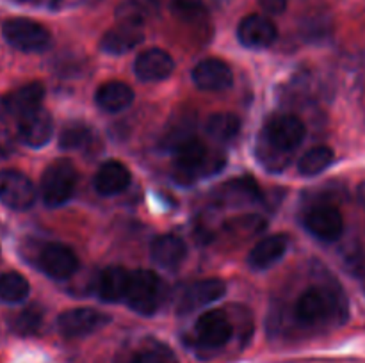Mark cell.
<instances>
[{"label": "cell", "mask_w": 365, "mask_h": 363, "mask_svg": "<svg viewBox=\"0 0 365 363\" xmlns=\"http://www.w3.org/2000/svg\"><path fill=\"white\" fill-rule=\"evenodd\" d=\"M296 319L307 326L324 322L344 324L349 317L348 299L339 288L312 287L299 295L296 302Z\"/></svg>", "instance_id": "obj_1"}, {"label": "cell", "mask_w": 365, "mask_h": 363, "mask_svg": "<svg viewBox=\"0 0 365 363\" xmlns=\"http://www.w3.org/2000/svg\"><path fill=\"white\" fill-rule=\"evenodd\" d=\"M175 178L178 184H191L196 177H209L223 167V155H212L200 139L189 137L173 149Z\"/></svg>", "instance_id": "obj_2"}, {"label": "cell", "mask_w": 365, "mask_h": 363, "mask_svg": "<svg viewBox=\"0 0 365 363\" xmlns=\"http://www.w3.org/2000/svg\"><path fill=\"white\" fill-rule=\"evenodd\" d=\"M77 187V169L66 159L50 164L41 174V198L46 206H61L68 203Z\"/></svg>", "instance_id": "obj_3"}, {"label": "cell", "mask_w": 365, "mask_h": 363, "mask_svg": "<svg viewBox=\"0 0 365 363\" xmlns=\"http://www.w3.org/2000/svg\"><path fill=\"white\" fill-rule=\"evenodd\" d=\"M4 39L21 52H43L52 45V34L45 25L29 18H9L2 25Z\"/></svg>", "instance_id": "obj_4"}, {"label": "cell", "mask_w": 365, "mask_h": 363, "mask_svg": "<svg viewBox=\"0 0 365 363\" xmlns=\"http://www.w3.org/2000/svg\"><path fill=\"white\" fill-rule=\"evenodd\" d=\"M163 285L153 270L143 269L130 273V283L127 290V305L141 315H153L160 305Z\"/></svg>", "instance_id": "obj_5"}, {"label": "cell", "mask_w": 365, "mask_h": 363, "mask_svg": "<svg viewBox=\"0 0 365 363\" xmlns=\"http://www.w3.org/2000/svg\"><path fill=\"white\" fill-rule=\"evenodd\" d=\"M109 320V315L95 308H71L57 317V331L64 338H81L102 330Z\"/></svg>", "instance_id": "obj_6"}, {"label": "cell", "mask_w": 365, "mask_h": 363, "mask_svg": "<svg viewBox=\"0 0 365 363\" xmlns=\"http://www.w3.org/2000/svg\"><path fill=\"white\" fill-rule=\"evenodd\" d=\"M0 201L11 210H27L36 201V187L31 178L14 169L0 171Z\"/></svg>", "instance_id": "obj_7"}, {"label": "cell", "mask_w": 365, "mask_h": 363, "mask_svg": "<svg viewBox=\"0 0 365 363\" xmlns=\"http://www.w3.org/2000/svg\"><path fill=\"white\" fill-rule=\"evenodd\" d=\"M234 333L230 319L221 310H210L202 313L195 324V337L202 347L220 349L228 344Z\"/></svg>", "instance_id": "obj_8"}, {"label": "cell", "mask_w": 365, "mask_h": 363, "mask_svg": "<svg viewBox=\"0 0 365 363\" xmlns=\"http://www.w3.org/2000/svg\"><path fill=\"white\" fill-rule=\"evenodd\" d=\"M38 265L52 280L64 281L78 270V258L68 246L52 242L39 251Z\"/></svg>", "instance_id": "obj_9"}, {"label": "cell", "mask_w": 365, "mask_h": 363, "mask_svg": "<svg viewBox=\"0 0 365 363\" xmlns=\"http://www.w3.org/2000/svg\"><path fill=\"white\" fill-rule=\"evenodd\" d=\"M305 134L307 128L303 121L292 114H280V116L271 117L262 130V135L267 141L285 152H292L294 148H298L305 139Z\"/></svg>", "instance_id": "obj_10"}, {"label": "cell", "mask_w": 365, "mask_h": 363, "mask_svg": "<svg viewBox=\"0 0 365 363\" xmlns=\"http://www.w3.org/2000/svg\"><path fill=\"white\" fill-rule=\"evenodd\" d=\"M305 228L321 241L334 242L344 231L342 214L331 205H316L307 212Z\"/></svg>", "instance_id": "obj_11"}, {"label": "cell", "mask_w": 365, "mask_h": 363, "mask_svg": "<svg viewBox=\"0 0 365 363\" xmlns=\"http://www.w3.org/2000/svg\"><path fill=\"white\" fill-rule=\"evenodd\" d=\"M18 135L20 141L31 148H41L48 144L53 135V120L48 110L39 107L21 116L18 121Z\"/></svg>", "instance_id": "obj_12"}, {"label": "cell", "mask_w": 365, "mask_h": 363, "mask_svg": "<svg viewBox=\"0 0 365 363\" xmlns=\"http://www.w3.org/2000/svg\"><path fill=\"white\" fill-rule=\"evenodd\" d=\"M227 292V285L220 278H207V280L196 281L191 287L184 290L178 301V313H191L202 306L221 299Z\"/></svg>", "instance_id": "obj_13"}, {"label": "cell", "mask_w": 365, "mask_h": 363, "mask_svg": "<svg viewBox=\"0 0 365 363\" xmlns=\"http://www.w3.org/2000/svg\"><path fill=\"white\" fill-rule=\"evenodd\" d=\"M277 25L262 14H250L242 18L237 27V38L246 48H266L277 41Z\"/></svg>", "instance_id": "obj_14"}, {"label": "cell", "mask_w": 365, "mask_h": 363, "mask_svg": "<svg viewBox=\"0 0 365 363\" xmlns=\"http://www.w3.org/2000/svg\"><path fill=\"white\" fill-rule=\"evenodd\" d=\"M192 82L202 91H223L234 82L230 66L221 59H203L192 70Z\"/></svg>", "instance_id": "obj_15"}, {"label": "cell", "mask_w": 365, "mask_h": 363, "mask_svg": "<svg viewBox=\"0 0 365 363\" xmlns=\"http://www.w3.org/2000/svg\"><path fill=\"white\" fill-rule=\"evenodd\" d=\"M175 70V60L166 50L150 48L139 53L134 63V71L139 80L160 82L170 77Z\"/></svg>", "instance_id": "obj_16"}, {"label": "cell", "mask_w": 365, "mask_h": 363, "mask_svg": "<svg viewBox=\"0 0 365 363\" xmlns=\"http://www.w3.org/2000/svg\"><path fill=\"white\" fill-rule=\"evenodd\" d=\"M130 171L125 164L118 162V160H107L96 171L93 185L98 194L116 196L130 185Z\"/></svg>", "instance_id": "obj_17"}, {"label": "cell", "mask_w": 365, "mask_h": 363, "mask_svg": "<svg viewBox=\"0 0 365 363\" xmlns=\"http://www.w3.org/2000/svg\"><path fill=\"white\" fill-rule=\"evenodd\" d=\"M43 98H45V85L41 82H29V84L11 91L2 100L7 114L21 117L32 110L39 109Z\"/></svg>", "instance_id": "obj_18"}, {"label": "cell", "mask_w": 365, "mask_h": 363, "mask_svg": "<svg viewBox=\"0 0 365 363\" xmlns=\"http://www.w3.org/2000/svg\"><path fill=\"white\" fill-rule=\"evenodd\" d=\"M289 248V238L287 235L274 233L269 237L262 238L255 244V248L250 251L248 255V263L252 269L264 270L267 267L274 265L278 260L284 258V255L287 253Z\"/></svg>", "instance_id": "obj_19"}, {"label": "cell", "mask_w": 365, "mask_h": 363, "mask_svg": "<svg viewBox=\"0 0 365 363\" xmlns=\"http://www.w3.org/2000/svg\"><path fill=\"white\" fill-rule=\"evenodd\" d=\"M187 256L184 241L177 235H160L152 244V260L159 267L168 270L178 269Z\"/></svg>", "instance_id": "obj_20"}, {"label": "cell", "mask_w": 365, "mask_h": 363, "mask_svg": "<svg viewBox=\"0 0 365 363\" xmlns=\"http://www.w3.org/2000/svg\"><path fill=\"white\" fill-rule=\"evenodd\" d=\"M143 41L141 27H132V25H121L110 28L100 39V50L109 56H121L128 50L135 48Z\"/></svg>", "instance_id": "obj_21"}, {"label": "cell", "mask_w": 365, "mask_h": 363, "mask_svg": "<svg viewBox=\"0 0 365 363\" xmlns=\"http://www.w3.org/2000/svg\"><path fill=\"white\" fill-rule=\"evenodd\" d=\"M130 283V273L123 267H107L96 281V292L103 302L125 301Z\"/></svg>", "instance_id": "obj_22"}, {"label": "cell", "mask_w": 365, "mask_h": 363, "mask_svg": "<svg viewBox=\"0 0 365 363\" xmlns=\"http://www.w3.org/2000/svg\"><path fill=\"white\" fill-rule=\"evenodd\" d=\"M95 102L106 112H121L134 102V91L125 82H106L96 89Z\"/></svg>", "instance_id": "obj_23"}, {"label": "cell", "mask_w": 365, "mask_h": 363, "mask_svg": "<svg viewBox=\"0 0 365 363\" xmlns=\"http://www.w3.org/2000/svg\"><path fill=\"white\" fill-rule=\"evenodd\" d=\"M29 292H31V285H29L27 278L21 276L20 273H9L0 274V301L7 302V305H16L27 299Z\"/></svg>", "instance_id": "obj_24"}, {"label": "cell", "mask_w": 365, "mask_h": 363, "mask_svg": "<svg viewBox=\"0 0 365 363\" xmlns=\"http://www.w3.org/2000/svg\"><path fill=\"white\" fill-rule=\"evenodd\" d=\"M334 149L328 148V146H316V148L303 153L298 162V171L303 177H316V174L327 171L334 162Z\"/></svg>", "instance_id": "obj_25"}, {"label": "cell", "mask_w": 365, "mask_h": 363, "mask_svg": "<svg viewBox=\"0 0 365 363\" xmlns=\"http://www.w3.org/2000/svg\"><path fill=\"white\" fill-rule=\"evenodd\" d=\"M255 153L257 159L260 160V164H262L267 171H274V173L284 171L285 167L289 166V162H291V152H285V149L274 146L273 142L267 141L262 134H260L259 142H257Z\"/></svg>", "instance_id": "obj_26"}, {"label": "cell", "mask_w": 365, "mask_h": 363, "mask_svg": "<svg viewBox=\"0 0 365 363\" xmlns=\"http://www.w3.org/2000/svg\"><path fill=\"white\" fill-rule=\"evenodd\" d=\"M241 130V121L232 112H216L207 120V132L217 141H232Z\"/></svg>", "instance_id": "obj_27"}, {"label": "cell", "mask_w": 365, "mask_h": 363, "mask_svg": "<svg viewBox=\"0 0 365 363\" xmlns=\"http://www.w3.org/2000/svg\"><path fill=\"white\" fill-rule=\"evenodd\" d=\"M225 194L223 199L225 201H232L234 199L235 203L239 201H257L260 199V191H259V185L255 184V180L250 177L245 178H235L232 180L230 184L225 185Z\"/></svg>", "instance_id": "obj_28"}, {"label": "cell", "mask_w": 365, "mask_h": 363, "mask_svg": "<svg viewBox=\"0 0 365 363\" xmlns=\"http://www.w3.org/2000/svg\"><path fill=\"white\" fill-rule=\"evenodd\" d=\"M43 324V310L39 306L32 305L27 306V308L21 310L20 313L13 317L11 320V327L16 335H21V337H31V335H36L39 331Z\"/></svg>", "instance_id": "obj_29"}, {"label": "cell", "mask_w": 365, "mask_h": 363, "mask_svg": "<svg viewBox=\"0 0 365 363\" xmlns=\"http://www.w3.org/2000/svg\"><path fill=\"white\" fill-rule=\"evenodd\" d=\"M91 141V130L86 123H70L59 135V146L63 149L84 148Z\"/></svg>", "instance_id": "obj_30"}, {"label": "cell", "mask_w": 365, "mask_h": 363, "mask_svg": "<svg viewBox=\"0 0 365 363\" xmlns=\"http://www.w3.org/2000/svg\"><path fill=\"white\" fill-rule=\"evenodd\" d=\"M170 7L182 21L200 23L207 18V7L202 0H170Z\"/></svg>", "instance_id": "obj_31"}, {"label": "cell", "mask_w": 365, "mask_h": 363, "mask_svg": "<svg viewBox=\"0 0 365 363\" xmlns=\"http://www.w3.org/2000/svg\"><path fill=\"white\" fill-rule=\"evenodd\" d=\"M146 18V6L139 0H127L116 9V20L121 25L141 27Z\"/></svg>", "instance_id": "obj_32"}, {"label": "cell", "mask_w": 365, "mask_h": 363, "mask_svg": "<svg viewBox=\"0 0 365 363\" xmlns=\"http://www.w3.org/2000/svg\"><path fill=\"white\" fill-rule=\"evenodd\" d=\"M130 363H178V359L175 352L166 345L152 344L139 351Z\"/></svg>", "instance_id": "obj_33"}, {"label": "cell", "mask_w": 365, "mask_h": 363, "mask_svg": "<svg viewBox=\"0 0 365 363\" xmlns=\"http://www.w3.org/2000/svg\"><path fill=\"white\" fill-rule=\"evenodd\" d=\"M260 6L271 14H280L284 13L285 7H287V0H259Z\"/></svg>", "instance_id": "obj_34"}, {"label": "cell", "mask_w": 365, "mask_h": 363, "mask_svg": "<svg viewBox=\"0 0 365 363\" xmlns=\"http://www.w3.org/2000/svg\"><path fill=\"white\" fill-rule=\"evenodd\" d=\"M14 152V142L7 132L0 130V157H9Z\"/></svg>", "instance_id": "obj_35"}, {"label": "cell", "mask_w": 365, "mask_h": 363, "mask_svg": "<svg viewBox=\"0 0 365 363\" xmlns=\"http://www.w3.org/2000/svg\"><path fill=\"white\" fill-rule=\"evenodd\" d=\"M356 198H359V203L365 209V182H362L359 189H356Z\"/></svg>", "instance_id": "obj_36"}, {"label": "cell", "mask_w": 365, "mask_h": 363, "mask_svg": "<svg viewBox=\"0 0 365 363\" xmlns=\"http://www.w3.org/2000/svg\"><path fill=\"white\" fill-rule=\"evenodd\" d=\"M4 114H7V112H6V107H4V100L0 98V117H2Z\"/></svg>", "instance_id": "obj_37"}]
</instances>
